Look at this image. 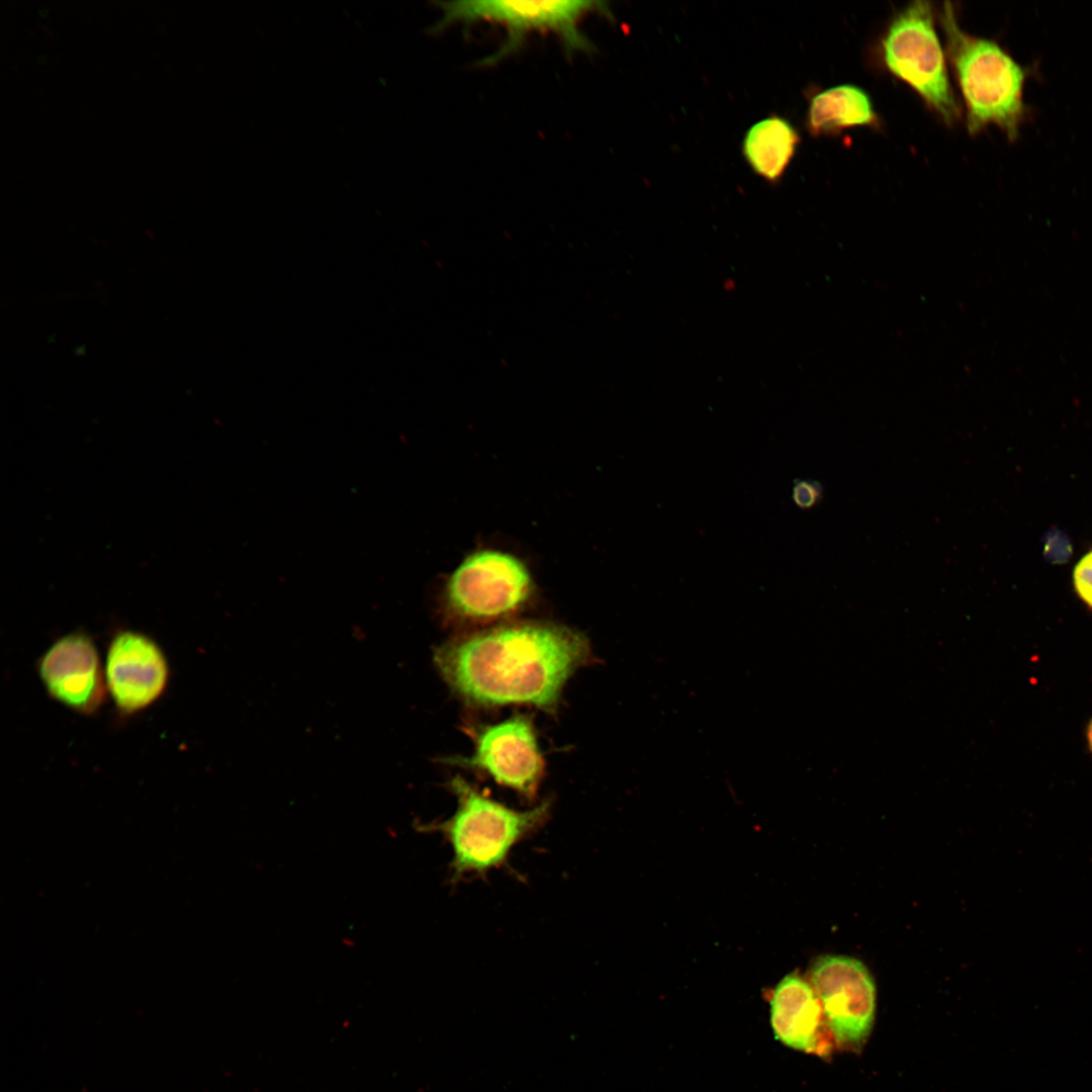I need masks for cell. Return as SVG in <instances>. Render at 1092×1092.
<instances>
[{"mask_svg":"<svg viewBox=\"0 0 1092 1092\" xmlns=\"http://www.w3.org/2000/svg\"><path fill=\"white\" fill-rule=\"evenodd\" d=\"M822 1015L809 982L790 974L777 985L770 999V1022L783 1043L798 1051L818 1052Z\"/></svg>","mask_w":1092,"mask_h":1092,"instance_id":"obj_11","label":"cell"},{"mask_svg":"<svg viewBox=\"0 0 1092 1092\" xmlns=\"http://www.w3.org/2000/svg\"><path fill=\"white\" fill-rule=\"evenodd\" d=\"M37 671L49 696L74 712L92 715L103 704L106 682L96 646L86 633L56 640L39 658Z\"/></svg>","mask_w":1092,"mask_h":1092,"instance_id":"obj_10","label":"cell"},{"mask_svg":"<svg viewBox=\"0 0 1092 1092\" xmlns=\"http://www.w3.org/2000/svg\"><path fill=\"white\" fill-rule=\"evenodd\" d=\"M799 144L800 135L793 124L772 114L748 128L742 154L755 174L776 183L786 172Z\"/></svg>","mask_w":1092,"mask_h":1092,"instance_id":"obj_12","label":"cell"},{"mask_svg":"<svg viewBox=\"0 0 1092 1092\" xmlns=\"http://www.w3.org/2000/svg\"><path fill=\"white\" fill-rule=\"evenodd\" d=\"M447 682L482 706L529 704L550 711L568 677L592 658L580 632L547 623L500 626L438 648Z\"/></svg>","mask_w":1092,"mask_h":1092,"instance_id":"obj_1","label":"cell"},{"mask_svg":"<svg viewBox=\"0 0 1092 1092\" xmlns=\"http://www.w3.org/2000/svg\"><path fill=\"white\" fill-rule=\"evenodd\" d=\"M878 121L869 95L859 87L844 84L815 94L809 103L806 125L814 135L845 127L874 125Z\"/></svg>","mask_w":1092,"mask_h":1092,"instance_id":"obj_13","label":"cell"},{"mask_svg":"<svg viewBox=\"0 0 1092 1092\" xmlns=\"http://www.w3.org/2000/svg\"><path fill=\"white\" fill-rule=\"evenodd\" d=\"M882 57L887 69L911 86L945 123L959 119L960 108L928 1L912 2L893 18L882 39Z\"/></svg>","mask_w":1092,"mask_h":1092,"instance_id":"obj_5","label":"cell"},{"mask_svg":"<svg viewBox=\"0 0 1092 1092\" xmlns=\"http://www.w3.org/2000/svg\"><path fill=\"white\" fill-rule=\"evenodd\" d=\"M1086 740H1087L1089 750L1092 753V718L1090 719V721H1089V723L1087 724V727H1086Z\"/></svg>","mask_w":1092,"mask_h":1092,"instance_id":"obj_16","label":"cell"},{"mask_svg":"<svg viewBox=\"0 0 1092 1092\" xmlns=\"http://www.w3.org/2000/svg\"><path fill=\"white\" fill-rule=\"evenodd\" d=\"M450 761L482 770L527 798L536 794L543 770L533 725L525 716L484 727L477 734L473 754Z\"/></svg>","mask_w":1092,"mask_h":1092,"instance_id":"obj_8","label":"cell"},{"mask_svg":"<svg viewBox=\"0 0 1092 1092\" xmlns=\"http://www.w3.org/2000/svg\"><path fill=\"white\" fill-rule=\"evenodd\" d=\"M457 810L449 819L431 825L449 842L452 880L467 874L484 875L507 863L512 848L548 820L550 802L519 811L478 792L461 778L450 782Z\"/></svg>","mask_w":1092,"mask_h":1092,"instance_id":"obj_4","label":"cell"},{"mask_svg":"<svg viewBox=\"0 0 1092 1092\" xmlns=\"http://www.w3.org/2000/svg\"><path fill=\"white\" fill-rule=\"evenodd\" d=\"M940 23L966 103L969 132L993 123L1014 138L1023 114L1022 69L996 42L965 32L949 2L943 3Z\"/></svg>","mask_w":1092,"mask_h":1092,"instance_id":"obj_2","label":"cell"},{"mask_svg":"<svg viewBox=\"0 0 1092 1092\" xmlns=\"http://www.w3.org/2000/svg\"><path fill=\"white\" fill-rule=\"evenodd\" d=\"M530 593V578L516 558L480 551L466 558L451 576L447 597L460 616L485 620L511 613Z\"/></svg>","mask_w":1092,"mask_h":1092,"instance_id":"obj_7","label":"cell"},{"mask_svg":"<svg viewBox=\"0 0 1092 1092\" xmlns=\"http://www.w3.org/2000/svg\"><path fill=\"white\" fill-rule=\"evenodd\" d=\"M441 15L435 31L452 25H472L479 22L499 26L505 38L497 50L479 61V66H493L516 54L525 40L534 34L553 35L568 56L592 54L596 48L581 29L582 21L590 14L612 17L607 3L584 0L510 1L458 0L437 2Z\"/></svg>","mask_w":1092,"mask_h":1092,"instance_id":"obj_3","label":"cell"},{"mask_svg":"<svg viewBox=\"0 0 1092 1092\" xmlns=\"http://www.w3.org/2000/svg\"><path fill=\"white\" fill-rule=\"evenodd\" d=\"M824 495L823 485L814 479H796L792 489V499L797 508L811 510L822 500Z\"/></svg>","mask_w":1092,"mask_h":1092,"instance_id":"obj_14","label":"cell"},{"mask_svg":"<svg viewBox=\"0 0 1092 1092\" xmlns=\"http://www.w3.org/2000/svg\"><path fill=\"white\" fill-rule=\"evenodd\" d=\"M809 978L836 1041L859 1048L871 1033L876 1012V987L869 970L851 957L822 956L811 966Z\"/></svg>","mask_w":1092,"mask_h":1092,"instance_id":"obj_6","label":"cell"},{"mask_svg":"<svg viewBox=\"0 0 1092 1092\" xmlns=\"http://www.w3.org/2000/svg\"><path fill=\"white\" fill-rule=\"evenodd\" d=\"M1073 584L1079 599L1092 609V550L1074 567Z\"/></svg>","mask_w":1092,"mask_h":1092,"instance_id":"obj_15","label":"cell"},{"mask_svg":"<svg viewBox=\"0 0 1092 1092\" xmlns=\"http://www.w3.org/2000/svg\"><path fill=\"white\" fill-rule=\"evenodd\" d=\"M169 666L159 644L148 635L123 630L111 639L105 682L116 708L131 715L156 702L166 689Z\"/></svg>","mask_w":1092,"mask_h":1092,"instance_id":"obj_9","label":"cell"}]
</instances>
